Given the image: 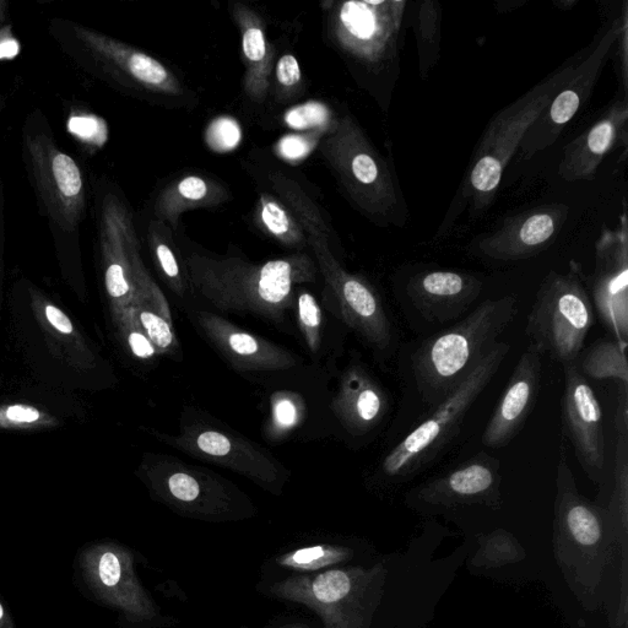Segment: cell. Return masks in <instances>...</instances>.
Instances as JSON below:
<instances>
[{
  "label": "cell",
  "instance_id": "cell-1",
  "mask_svg": "<svg viewBox=\"0 0 628 628\" xmlns=\"http://www.w3.org/2000/svg\"><path fill=\"white\" fill-rule=\"evenodd\" d=\"M189 288L216 311L252 316L283 327L295 310L296 288L317 280V264L306 253L251 263L240 257H183Z\"/></svg>",
  "mask_w": 628,
  "mask_h": 628
},
{
  "label": "cell",
  "instance_id": "cell-2",
  "mask_svg": "<svg viewBox=\"0 0 628 628\" xmlns=\"http://www.w3.org/2000/svg\"><path fill=\"white\" fill-rule=\"evenodd\" d=\"M519 311L516 296L481 302L451 327L400 349L399 370L406 388L427 411L465 380Z\"/></svg>",
  "mask_w": 628,
  "mask_h": 628
},
{
  "label": "cell",
  "instance_id": "cell-3",
  "mask_svg": "<svg viewBox=\"0 0 628 628\" xmlns=\"http://www.w3.org/2000/svg\"><path fill=\"white\" fill-rule=\"evenodd\" d=\"M269 181L305 231L341 321L353 330L378 361L392 360L400 350L399 334L380 291L362 276L349 273L338 262L329 245L328 225L317 204L299 184L281 173L270 175Z\"/></svg>",
  "mask_w": 628,
  "mask_h": 628
},
{
  "label": "cell",
  "instance_id": "cell-4",
  "mask_svg": "<svg viewBox=\"0 0 628 628\" xmlns=\"http://www.w3.org/2000/svg\"><path fill=\"white\" fill-rule=\"evenodd\" d=\"M510 351L511 346L501 341L492 346L465 380L427 411L420 424L381 459L377 478L387 485L403 484L440 459L457 440L469 411L494 380Z\"/></svg>",
  "mask_w": 628,
  "mask_h": 628
},
{
  "label": "cell",
  "instance_id": "cell-5",
  "mask_svg": "<svg viewBox=\"0 0 628 628\" xmlns=\"http://www.w3.org/2000/svg\"><path fill=\"white\" fill-rule=\"evenodd\" d=\"M576 67V61L568 62L503 108L487 126L471 157L463 187L464 198L469 200L473 216L483 215L494 202L503 172L519 149L525 133L568 83Z\"/></svg>",
  "mask_w": 628,
  "mask_h": 628
},
{
  "label": "cell",
  "instance_id": "cell-6",
  "mask_svg": "<svg viewBox=\"0 0 628 628\" xmlns=\"http://www.w3.org/2000/svg\"><path fill=\"white\" fill-rule=\"evenodd\" d=\"M586 280L582 265L575 261L566 273L546 275L525 324L530 345L562 366L577 364L594 326Z\"/></svg>",
  "mask_w": 628,
  "mask_h": 628
},
{
  "label": "cell",
  "instance_id": "cell-7",
  "mask_svg": "<svg viewBox=\"0 0 628 628\" xmlns=\"http://www.w3.org/2000/svg\"><path fill=\"white\" fill-rule=\"evenodd\" d=\"M319 149L351 202L378 225L397 223L400 196L391 170L351 116L335 121Z\"/></svg>",
  "mask_w": 628,
  "mask_h": 628
},
{
  "label": "cell",
  "instance_id": "cell-8",
  "mask_svg": "<svg viewBox=\"0 0 628 628\" xmlns=\"http://www.w3.org/2000/svg\"><path fill=\"white\" fill-rule=\"evenodd\" d=\"M154 433L157 440L177 451L235 471L259 485L280 486L289 476L285 465L267 449L240 433L203 419L194 411L189 416L184 415L178 435Z\"/></svg>",
  "mask_w": 628,
  "mask_h": 628
},
{
  "label": "cell",
  "instance_id": "cell-9",
  "mask_svg": "<svg viewBox=\"0 0 628 628\" xmlns=\"http://www.w3.org/2000/svg\"><path fill=\"white\" fill-rule=\"evenodd\" d=\"M24 155L37 197L59 234H74L84 218L83 172L45 128L25 129Z\"/></svg>",
  "mask_w": 628,
  "mask_h": 628
},
{
  "label": "cell",
  "instance_id": "cell-10",
  "mask_svg": "<svg viewBox=\"0 0 628 628\" xmlns=\"http://www.w3.org/2000/svg\"><path fill=\"white\" fill-rule=\"evenodd\" d=\"M483 291L479 276L432 268L400 279L395 288L406 322L418 333L458 322L467 316Z\"/></svg>",
  "mask_w": 628,
  "mask_h": 628
},
{
  "label": "cell",
  "instance_id": "cell-11",
  "mask_svg": "<svg viewBox=\"0 0 628 628\" xmlns=\"http://www.w3.org/2000/svg\"><path fill=\"white\" fill-rule=\"evenodd\" d=\"M627 24L628 12L624 9L619 18L608 26V30L600 37L592 53L578 64L568 83L557 92L550 104L540 113L537 121L525 133L519 145V154L523 160L533 159L540 151L551 148L567 124L586 105L610 52L613 51Z\"/></svg>",
  "mask_w": 628,
  "mask_h": 628
},
{
  "label": "cell",
  "instance_id": "cell-12",
  "mask_svg": "<svg viewBox=\"0 0 628 628\" xmlns=\"http://www.w3.org/2000/svg\"><path fill=\"white\" fill-rule=\"evenodd\" d=\"M405 7V0L339 3L330 29L341 50L368 66H380L397 50Z\"/></svg>",
  "mask_w": 628,
  "mask_h": 628
},
{
  "label": "cell",
  "instance_id": "cell-13",
  "mask_svg": "<svg viewBox=\"0 0 628 628\" xmlns=\"http://www.w3.org/2000/svg\"><path fill=\"white\" fill-rule=\"evenodd\" d=\"M80 50L95 66L131 88L161 96H181L180 80L156 58L89 27L73 24Z\"/></svg>",
  "mask_w": 628,
  "mask_h": 628
},
{
  "label": "cell",
  "instance_id": "cell-14",
  "mask_svg": "<svg viewBox=\"0 0 628 628\" xmlns=\"http://www.w3.org/2000/svg\"><path fill=\"white\" fill-rule=\"evenodd\" d=\"M590 300L615 339H628V223L626 210L616 229H605L595 243L594 272L587 278Z\"/></svg>",
  "mask_w": 628,
  "mask_h": 628
},
{
  "label": "cell",
  "instance_id": "cell-15",
  "mask_svg": "<svg viewBox=\"0 0 628 628\" xmlns=\"http://www.w3.org/2000/svg\"><path fill=\"white\" fill-rule=\"evenodd\" d=\"M562 367L565 375L561 398L563 435L571 442L588 478L599 483L604 476L606 457L602 405L577 364Z\"/></svg>",
  "mask_w": 628,
  "mask_h": 628
},
{
  "label": "cell",
  "instance_id": "cell-16",
  "mask_svg": "<svg viewBox=\"0 0 628 628\" xmlns=\"http://www.w3.org/2000/svg\"><path fill=\"white\" fill-rule=\"evenodd\" d=\"M192 321L210 346L241 373H272L295 370L302 364L284 346L276 345L267 339L246 332L218 313L196 311Z\"/></svg>",
  "mask_w": 628,
  "mask_h": 628
},
{
  "label": "cell",
  "instance_id": "cell-17",
  "mask_svg": "<svg viewBox=\"0 0 628 628\" xmlns=\"http://www.w3.org/2000/svg\"><path fill=\"white\" fill-rule=\"evenodd\" d=\"M570 215L566 204L540 205L503 220L476 242V252L497 262H518L538 256L554 242Z\"/></svg>",
  "mask_w": 628,
  "mask_h": 628
},
{
  "label": "cell",
  "instance_id": "cell-18",
  "mask_svg": "<svg viewBox=\"0 0 628 628\" xmlns=\"http://www.w3.org/2000/svg\"><path fill=\"white\" fill-rule=\"evenodd\" d=\"M330 408L343 430L361 440L381 429L391 413L392 398L367 366L355 360L341 373Z\"/></svg>",
  "mask_w": 628,
  "mask_h": 628
},
{
  "label": "cell",
  "instance_id": "cell-19",
  "mask_svg": "<svg viewBox=\"0 0 628 628\" xmlns=\"http://www.w3.org/2000/svg\"><path fill=\"white\" fill-rule=\"evenodd\" d=\"M543 378V355L529 345L514 367L494 414L483 433V445L491 449L505 448L522 431L537 403Z\"/></svg>",
  "mask_w": 628,
  "mask_h": 628
},
{
  "label": "cell",
  "instance_id": "cell-20",
  "mask_svg": "<svg viewBox=\"0 0 628 628\" xmlns=\"http://www.w3.org/2000/svg\"><path fill=\"white\" fill-rule=\"evenodd\" d=\"M628 102L616 100L604 115L563 150L559 176L567 182L592 181L621 140L627 143Z\"/></svg>",
  "mask_w": 628,
  "mask_h": 628
},
{
  "label": "cell",
  "instance_id": "cell-21",
  "mask_svg": "<svg viewBox=\"0 0 628 628\" xmlns=\"http://www.w3.org/2000/svg\"><path fill=\"white\" fill-rule=\"evenodd\" d=\"M501 481L500 460L483 451L427 481L415 495L432 505L492 500L500 494Z\"/></svg>",
  "mask_w": 628,
  "mask_h": 628
},
{
  "label": "cell",
  "instance_id": "cell-22",
  "mask_svg": "<svg viewBox=\"0 0 628 628\" xmlns=\"http://www.w3.org/2000/svg\"><path fill=\"white\" fill-rule=\"evenodd\" d=\"M242 39V54L246 73L245 91L249 99L262 104L267 99L270 77L273 73L274 54L265 36L264 25L253 9L236 3L232 9Z\"/></svg>",
  "mask_w": 628,
  "mask_h": 628
},
{
  "label": "cell",
  "instance_id": "cell-23",
  "mask_svg": "<svg viewBox=\"0 0 628 628\" xmlns=\"http://www.w3.org/2000/svg\"><path fill=\"white\" fill-rule=\"evenodd\" d=\"M230 199V193L214 178L188 175L178 178L156 200L157 221L177 229L182 214L188 210L216 208Z\"/></svg>",
  "mask_w": 628,
  "mask_h": 628
},
{
  "label": "cell",
  "instance_id": "cell-24",
  "mask_svg": "<svg viewBox=\"0 0 628 628\" xmlns=\"http://www.w3.org/2000/svg\"><path fill=\"white\" fill-rule=\"evenodd\" d=\"M627 345L617 339L597 341L579 355V372L587 380H613L621 383V387H628Z\"/></svg>",
  "mask_w": 628,
  "mask_h": 628
},
{
  "label": "cell",
  "instance_id": "cell-25",
  "mask_svg": "<svg viewBox=\"0 0 628 628\" xmlns=\"http://www.w3.org/2000/svg\"><path fill=\"white\" fill-rule=\"evenodd\" d=\"M256 220L261 229L285 247L302 249L308 243L295 215L272 194L262 193L259 196Z\"/></svg>",
  "mask_w": 628,
  "mask_h": 628
},
{
  "label": "cell",
  "instance_id": "cell-26",
  "mask_svg": "<svg viewBox=\"0 0 628 628\" xmlns=\"http://www.w3.org/2000/svg\"><path fill=\"white\" fill-rule=\"evenodd\" d=\"M151 254H153L157 269L169 288L178 297H184L189 288L186 270L183 262L177 257L175 247L167 235L165 224L160 221H151L148 232Z\"/></svg>",
  "mask_w": 628,
  "mask_h": 628
},
{
  "label": "cell",
  "instance_id": "cell-27",
  "mask_svg": "<svg viewBox=\"0 0 628 628\" xmlns=\"http://www.w3.org/2000/svg\"><path fill=\"white\" fill-rule=\"evenodd\" d=\"M442 10L435 0H425L416 16L415 30L418 39L419 66L426 77L435 68L441 52Z\"/></svg>",
  "mask_w": 628,
  "mask_h": 628
},
{
  "label": "cell",
  "instance_id": "cell-28",
  "mask_svg": "<svg viewBox=\"0 0 628 628\" xmlns=\"http://www.w3.org/2000/svg\"><path fill=\"white\" fill-rule=\"evenodd\" d=\"M138 322L146 337L153 343L159 356L180 357L181 346L178 343L173 324L157 314L148 303L140 301L134 306Z\"/></svg>",
  "mask_w": 628,
  "mask_h": 628
},
{
  "label": "cell",
  "instance_id": "cell-29",
  "mask_svg": "<svg viewBox=\"0 0 628 628\" xmlns=\"http://www.w3.org/2000/svg\"><path fill=\"white\" fill-rule=\"evenodd\" d=\"M297 322L300 332L308 350L312 354H318L322 348V310L311 292L306 290L296 291Z\"/></svg>",
  "mask_w": 628,
  "mask_h": 628
},
{
  "label": "cell",
  "instance_id": "cell-30",
  "mask_svg": "<svg viewBox=\"0 0 628 628\" xmlns=\"http://www.w3.org/2000/svg\"><path fill=\"white\" fill-rule=\"evenodd\" d=\"M67 131L79 143L91 149L102 148L108 139V128L104 119L83 110L70 113Z\"/></svg>",
  "mask_w": 628,
  "mask_h": 628
},
{
  "label": "cell",
  "instance_id": "cell-31",
  "mask_svg": "<svg viewBox=\"0 0 628 628\" xmlns=\"http://www.w3.org/2000/svg\"><path fill=\"white\" fill-rule=\"evenodd\" d=\"M117 328L121 330L127 348L131 350L132 355L137 357L138 360L154 361L156 356H159L155 346L143 332V328L138 322L137 314H135L134 307L124 314L121 322L117 324Z\"/></svg>",
  "mask_w": 628,
  "mask_h": 628
},
{
  "label": "cell",
  "instance_id": "cell-32",
  "mask_svg": "<svg viewBox=\"0 0 628 628\" xmlns=\"http://www.w3.org/2000/svg\"><path fill=\"white\" fill-rule=\"evenodd\" d=\"M285 122L294 129H318L319 127H333L332 113L329 108L321 104H305L292 108L285 115Z\"/></svg>",
  "mask_w": 628,
  "mask_h": 628
},
{
  "label": "cell",
  "instance_id": "cell-33",
  "mask_svg": "<svg viewBox=\"0 0 628 628\" xmlns=\"http://www.w3.org/2000/svg\"><path fill=\"white\" fill-rule=\"evenodd\" d=\"M350 579L341 571H329L318 576L313 582V593L319 602L337 603L350 592Z\"/></svg>",
  "mask_w": 628,
  "mask_h": 628
},
{
  "label": "cell",
  "instance_id": "cell-34",
  "mask_svg": "<svg viewBox=\"0 0 628 628\" xmlns=\"http://www.w3.org/2000/svg\"><path fill=\"white\" fill-rule=\"evenodd\" d=\"M240 139V127L229 118L218 119L208 131V142L216 150L226 151L235 148Z\"/></svg>",
  "mask_w": 628,
  "mask_h": 628
},
{
  "label": "cell",
  "instance_id": "cell-35",
  "mask_svg": "<svg viewBox=\"0 0 628 628\" xmlns=\"http://www.w3.org/2000/svg\"><path fill=\"white\" fill-rule=\"evenodd\" d=\"M272 426L276 433L286 432L300 420L299 405L289 395H280L273 403Z\"/></svg>",
  "mask_w": 628,
  "mask_h": 628
},
{
  "label": "cell",
  "instance_id": "cell-36",
  "mask_svg": "<svg viewBox=\"0 0 628 628\" xmlns=\"http://www.w3.org/2000/svg\"><path fill=\"white\" fill-rule=\"evenodd\" d=\"M275 77L276 83L284 90L285 95L299 90L302 84V72L296 57L292 54H284L276 63Z\"/></svg>",
  "mask_w": 628,
  "mask_h": 628
},
{
  "label": "cell",
  "instance_id": "cell-37",
  "mask_svg": "<svg viewBox=\"0 0 628 628\" xmlns=\"http://www.w3.org/2000/svg\"><path fill=\"white\" fill-rule=\"evenodd\" d=\"M317 143V135L313 138L299 137V135H291L286 137L279 143V154L285 159L299 160L310 153L312 146Z\"/></svg>",
  "mask_w": 628,
  "mask_h": 628
},
{
  "label": "cell",
  "instance_id": "cell-38",
  "mask_svg": "<svg viewBox=\"0 0 628 628\" xmlns=\"http://www.w3.org/2000/svg\"><path fill=\"white\" fill-rule=\"evenodd\" d=\"M20 42L13 34L12 26L0 27V61H12L19 56Z\"/></svg>",
  "mask_w": 628,
  "mask_h": 628
},
{
  "label": "cell",
  "instance_id": "cell-39",
  "mask_svg": "<svg viewBox=\"0 0 628 628\" xmlns=\"http://www.w3.org/2000/svg\"><path fill=\"white\" fill-rule=\"evenodd\" d=\"M100 577L101 581L107 587H115L121 579V565L116 555L112 552H106L100 561Z\"/></svg>",
  "mask_w": 628,
  "mask_h": 628
},
{
  "label": "cell",
  "instance_id": "cell-40",
  "mask_svg": "<svg viewBox=\"0 0 628 628\" xmlns=\"http://www.w3.org/2000/svg\"><path fill=\"white\" fill-rule=\"evenodd\" d=\"M616 430L619 435L628 436V387H621L619 404L615 416Z\"/></svg>",
  "mask_w": 628,
  "mask_h": 628
},
{
  "label": "cell",
  "instance_id": "cell-41",
  "mask_svg": "<svg viewBox=\"0 0 628 628\" xmlns=\"http://www.w3.org/2000/svg\"><path fill=\"white\" fill-rule=\"evenodd\" d=\"M46 316L48 322H50L51 326L56 328L58 332L67 335L73 333L72 322H70V319L66 316V314H64L61 310H58L57 307L47 306Z\"/></svg>",
  "mask_w": 628,
  "mask_h": 628
},
{
  "label": "cell",
  "instance_id": "cell-42",
  "mask_svg": "<svg viewBox=\"0 0 628 628\" xmlns=\"http://www.w3.org/2000/svg\"><path fill=\"white\" fill-rule=\"evenodd\" d=\"M7 418L10 421L20 422V424H30L40 419L39 411L27 406H12L7 411Z\"/></svg>",
  "mask_w": 628,
  "mask_h": 628
},
{
  "label": "cell",
  "instance_id": "cell-43",
  "mask_svg": "<svg viewBox=\"0 0 628 628\" xmlns=\"http://www.w3.org/2000/svg\"><path fill=\"white\" fill-rule=\"evenodd\" d=\"M323 555L324 551L321 548L305 549L296 552V554L294 555V561L305 565V563H310L314 560L321 559Z\"/></svg>",
  "mask_w": 628,
  "mask_h": 628
},
{
  "label": "cell",
  "instance_id": "cell-44",
  "mask_svg": "<svg viewBox=\"0 0 628 628\" xmlns=\"http://www.w3.org/2000/svg\"><path fill=\"white\" fill-rule=\"evenodd\" d=\"M8 3L4 0H0V27L4 26V21L7 19Z\"/></svg>",
  "mask_w": 628,
  "mask_h": 628
},
{
  "label": "cell",
  "instance_id": "cell-45",
  "mask_svg": "<svg viewBox=\"0 0 628 628\" xmlns=\"http://www.w3.org/2000/svg\"><path fill=\"white\" fill-rule=\"evenodd\" d=\"M2 617H3V608H2V605H0V619H2Z\"/></svg>",
  "mask_w": 628,
  "mask_h": 628
}]
</instances>
